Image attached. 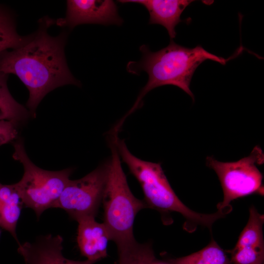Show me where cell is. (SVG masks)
<instances>
[{"mask_svg": "<svg viewBox=\"0 0 264 264\" xmlns=\"http://www.w3.org/2000/svg\"><path fill=\"white\" fill-rule=\"evenodd\" d=\"M121 3H136L143 5L150 14L149 24H158L167 30L171 40L175 38L176 26L183 20L180 16L192 0H121Z\"/></svg>", "mask_w": 264, "mask_h": 264, "instance_id": "8fae6325", "label": "cell"}, {"mask_svg": "<svg viewBox=\"0 0 264 264\" xmlns=\"http://www.w3.org/2000/svg\"><path fill=\"white\" fill-rule=\"evenodd\" d=\"M142 58L139 61H131L127 66V71L132 74L145 71L148 75V82L142 89L131 109L124 116L132 114L140 105L145 95L151 90L164 85L176 86L195 100L190 89L193 74L198 66L207 60H211L224 65L228 59L214 55L201 45L188 48L171 40L166 47L156 52L151 51L148 46L140 47Z\"/></svg>", "mask_w": 264, "mask_h": 264, "instance_id": "7a4b0ae2", "label": "cell"}, {"mask_svg": "<svg viewBox=\"0 0 264 264\" xmlns=\"http://www.w3.org/2000/svg\"><path fill=\"white\" fill-rule=\"evenodd\" d=\"M66 3V16L57 20L58 25L73 28L85 23L120 25L123 22L113 0H69Z\"/></svg>", "mask_w": 264, "mask_h": 264, "instance_id": "ba28073f", "label": "cell"}, {"mask_svg": "<svg viewBox=\"0 0 264 264\" xmlns=\"http://www.w3.org/2000/svg\"><path fill=\"white\" fill-rule=\"evenodd\" d=\"M110 149L111 155L107 162V177L102 198L103 223L110 240L118 245L135 240L133 226L135 217L147 206L144 201L138 199L132 193L113 141Z\"/></svg>", "mask_w": 264, "mask_h": 264, "instance_id": "277c9868", "label": "cell"}, {"mask_svg": "<svg viewBox=\"0 0 264 264\" xmlns=\"http://www.w3.org/2000/svg\"><path fill=\"white\" fill-rule=\"evenodd\" d=\"M22 37L16 31L13 17L10 12L0 5V53L8 49L18 48L30 38Z\"/></svg>", "mask_w": 264, "mask_h": 264, "instance_id": "e0dca14e", "label": "cell"}, {"mask_svg": "<svg viewBox=\"0 0 264 264\" xmlns=\"http://www.w3.org/2000/svg\"><path fill=\"white\" fill-rule=\"evenodd\" d=\"M107 164H103L83 177L68 181L53 208H61L72 219L95 217L102 203Z\"/></svg>", "mask_w": 264, "mask_h": 264, "instance_id": "52a82bcc", "label": "cell"}, {"mask_svg": "<svg viewBox=\"0 0 264 264\" xmlns=\"http://www.w3.org/2000/svg\"><path fill=\"white\" fill-rule=\"evenodd\" d=\"M206 165L216 173L223 192V200L217 206L219 210L230 213L231 202L253 194H264L263 176L257 165L263 164L264 153L256 146L250 154L234 162H221L213 156L206 157Z\"/></svg>", "mask_w": 264, "mask_h": 264, "instance_id": "8992f818", "label": "cell"}, {"mask_svg": "<svg viewBox=\"0 0 264 264\" xmlns=\"http://www.w3.org/2000/svg\"><path fill=\"white\" fill-rule=\"evenodd\" d=\"M37 32L22 46L0 53V72L17 76L29 91L26 105L32 117L43 98L50 91L66 85L79 86L66 64L63 33L51 36L47 28L53 22L41 21Z\"/></svg>", "mask_w": 264, "mask_h": 264, "instance_id": "6da1fadb", "label": "cell"}, {"mask_svg": "<svg viewBox=\"0 0 264 264\" xmlns=\"http://www.w3.org/2000/svg\"><path fill=\"white\" fill-rule=\"evenodd\" d=\"M216 241L210 242L201 250L180 258L170 259L169 264H231V259Z\"/></svg>", "mask_w": 264, "mask_h": 264, "instance_id": "5bb4252c", "label": "cell"}, {"mask_svg": "<svg viewBox=\"0 0 264 264\" xmlns=\"http://www.w3.org/2000/svg\"><path fill=\"white\" fill-rule=\"evenodd\" d=\"M227 252L233 264H264V246L233 248Z\"/></svg>", "mask_w": 264, "mask_h": 264, "instance_id": "ac0fdd59", "label": "cell"}, {"mask_svg": "<svg viewBox=\"0 0 264 264\" xmlns=\"http://www.w3.org/2000/svg\"><path fill=\"white\" fill-rule=\"evenodd\" d=\"M118 264H151L156 260L151 244L135 240L117 245Z\"/></svg>", "mask_w": 264, "mask_h": 264, "instance_id": "2e32d148", "label": "cell"}, {"mask_svg": "<svg viewBox=\"0 0 264 264\" xmlns=\"http://www.w3.org/2000/svg\"><path fill=\"white\" fill-rule=\"evenodd\" d=\"M95 218L85 217L76 221L77 242L80 252L87 260L95 263L107 256V246L111 240L105 224L96 221Z\"/></svg>", "mask_w": 264, "mask_h": 264, "instance_id": "30bf717a", "label": "cell"}, {"mask_svg": "<svg viewBox=\"0 0 264 264\" xmlns=\"http://www.w3.org/2000/svg\"><path fill=\"white\" fill-rule=\"evenodd\" d=\"M112 141L120 157L140 184L148 208L155 209L164 216L171 212L179 213L186 220L184 229L190 233L199 225L211 231L213 224L227 215L218 210L214 213L206 214L190 209L175 194L160 163L144 161L135 156L129 151L124 141L117 135L113 136Z\"/></svg>", "mask_w": 264, "mask_h": 264, "instance_id": "3957f363", "label": "cell"}, {"mask_svg": "<svg viewBox=\"0 0 264 264\" xmlns=\"http://www.w3.org/2000/svg\"><path fill=\"white\" fill-rule=\"evenodd\" d=\"M264 222V215L259 213L255 206H251L249 208L248 220L234 248L264 246L263 232Z\"/></svg>", "mask_w": 264, "mask_h": 264, "instance_id": "9a60e30c", "label": "cell"}, {"mask_svg": "<svg viewBox=\"0 0 264 264\" xmlns=\"http://www.w3.org/2000/svg\"><path fill=\"white\" fill-rule=\"evenodd\" d=\"M151 264H165V263H163L156 262V260H155Z\"/></svg>", "mask_w": 264, "mask_h": 264, "instance_id": "ffe728a7", "label": "cell"}, {"mask_svg": "<svg viewBox=\"0 0 264 264\" xmlns=\"http://www.w3.org/2000/svg\"><path fill=\"white\" fill-rule=\"evenodd\" d=\"M23 203L15 184L0 183V226L8 231L18 242L16 228Z\"/></svg>", "mask_w": 264, "mask_h": 264, "instance_id": "7c38bea8", "label": "cell"}, {"mask_svg": "<svg viewBox=\"0 0 264 264\" xmlns=\"http://www.w3.org/2000/svg\"><path fill=\"white\" fill-rule=\"evenodd\" d=\"M13 158L22 164L24 173L15 185L23 205L33 210L39 218L46 210L53 208L69 180L72 169L50 171L36 166L28 157L21 139L13 144Z\"/></svg>", "mask_w": 264, "mask_h": 264, "instance_id": "5b68a950", "label": "cell"}, {"mask_svg": "<svg viewBox=\"0 0 264 264\" xmlns=\"http://www.w3.org/2000/svg\"><path fill=\"white\" fill-rule=\"evenodd\" d=\"M18 125L8 120H0V147L12 142L17 137Z\"/></svg>", "mask_w": 264, "mask_h": 264, "instance_id": "d6986e66", "label": "cell"}, {"mask_svg": "<svg viewBox=\"0 0 264 264\" xmlns=\"http://www.w3.org/2000/svg\"><path fill=\"white\" fill-rule=\"evenodd\" d=\"M8 76L0 72V120L11 121L18 125L25 122L30 113L10 94L7 84Z\"/></svg>", "mask_w": 264, "mask_h": 264, "instance_id": "4fadbf2b", "label": "cell"}, {"mask_svg": "<svg viewBox=\"0 0 264 264\" xmlns=\"http://www.w3.org/2000/svg\"><path fill=\"white\" fill-rule=\"evenodd\" d=\"M63 239L59 235L42 236L32 242L19 244L18 252L25 264H93L86 260L76 261L65 258L62 253Z\"/></svg>", "mask_w": 264, "mask_h": 264, "instance_id": "9c48e42d", "label": "cell"}]
</instances>
